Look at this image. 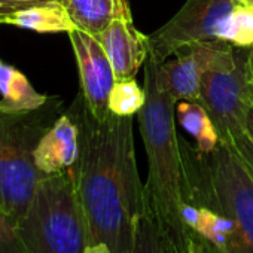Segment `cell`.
I'll list each match as a JSON object with an SVG mask.
<instances>
[{"mask_svg":"<svg viewBox=\"0 0 253 253\" xmlns=\"http://www.w3.org/2000/svg\"><path fill=\"white\" fill-rule=\"evenodd\" d=\"M72 118L79 128V157L72 173L88 246L106 244L112 253H131L136 219L145 204L133 116L110 112L104 121H98L79 97L72 107Z\"/></svg>","mask_w":253,"mask_h":253,"instance_id":"1","label":"cell"},{"mask_svg":"<svg viewBox=\"0 0 253 253\" xmlns=\"http://www.w3.org/2000/svg\"><path fill=\"white\" fill-rule=\"evenodd\" d=\"M191 203L183 220L209 253H253V173L232 145L186 146Z\"/></svg>","mask_w":253,"mask_h":253,"instance_id":"2","label":"cell"},{"mask_svg":"<svg viewBox=\"0 0 253 253\" xmlns=\"http://www.w3.org/2000/svg\"><path fill=\"white\" fill-rule=\"evenodd\" d=\"M158 63H145L146 101L139 110V126L148 155L145 200L161 226L185 253L189 229L183 209L191 203L188 158L183 140L176 133V104L160 85Z\"/></svg>","mask_w":253,"mask_h":253,"instance_id":"3","label":"cell"},{"mask_svg":"<svg viewBox=\"0 0 253 253\" xmlns=\"http://www.w3.org/2000/svg\"><path fill=\"white\" fill-rule=\"evenodd\" d=\"M14 228L26 253H85L88 231L72 169L38 182Z\"/></svg>","mask_w":253,"mask_h":253,"instance_id":"4","label":"cell"},{"mask_svg":"<svg viewBox=\"0 0 253 253\" xmlns=\"http://www.w3.org/2000/svg\"><path fill=\"white\" fill-rule=\"evenodd\" d=\"M43 106L30 113L0 112V216L15 225L43 174L33 152L41 137L55 122Z\"/></svg>","mask_w":253,"mask_h":253,"instance_id":"5","label":"cell"},{"mask_svg":"<svg viewBox=\"0 0 253 253\" xmlns=\"http://www.w3.org/2000/svg\"><path fill=\"white\" fill-rule=\"evenodd\" d=\"M250 51L252 46H235L223 41L201 78L200 103L225 145H232L235 136L247 133V118L253 109Z\"/></svg>","mask_w":253,"mask_h":253,"instance_id":"6","label":"cell"},{"mask_svg":"<svg viewBox=\"0 0 253 253\" xmlns=\"http://www.w3.org/2000/svg\"><path fill=\"white\" fill-rule=\"evenodd\" d=\"M237 0H186L180 11L148 36L149 58L163 64L169 57L201 42L228 41Z\"/></svg>","mask_w":253,"mask_h":253,"instance_id":"7","label":"cell"},{"mask_svg":"<svg viewBox=\"0 0 253 253\" xmlns=\"http://www.w3.org/2000/svg\"><path fill=\"white\" fill-rule=\"evenodd\" d=\"M67 35L78 63L81 97L89 113L95 119L104 121L110 115L109 100L116 84L109 57L94 35L76 27Z\"/></svg>","mask_w":253,"mask_h":253,"instance_id":"8","label":"cell"},{"mask_svg":"<svg viewBox=\"0 0 253 253\" xmlns=\"http://www.w3.org/2000/svg\"><path fill=\"white\" fill-rule=\"evenodd\" d=\"M223 41H209L195 43L179 54L174 60H167L158 64L157 75L160 85L174 100L179 101H200L201 78L217 48Z\"/></svg>","mask_w":253,"mask_h":253,"instance_id":"9","label":"cell"},{"mask_svg":"<svg viewBox=\"0 0 253 253\" xmlns=\"http://www.w3.org/2000/svg\"><path fill=\"white\" fill-rule=\"evenodd\" d=\"M95 38L109 57L116 81L134 79L149 58L148 36L136 29L133 18L112 21Z\"/></svg>","mask_w":253,"mask_h":253,"instance_id":"10","label":"cell"},{"mask_svg":"<svg viewBox=\"0 0 253 253\" xmlns=\"http://www.w3.org/2000/svg\"><path fill=\"white\" fill-rule=\"evenodd\" d=\"M79 157V128L72 115H61L41 137L33 158L43 176L66 171Z\"/></svg>","mask_w":253,"mask_h":253,"instance_id":"11","label":"cell"},{"mask_svg":"<svg viewBox=\"0 0 253 253\" xmlns=\"http://www.w3.org/2000/svg\"><path fill=\"white\" fill-rule=\"evenodd\" d=\"M76 29L101 33L115 20L133 18L128 0H60Z\"/></svg>","mask_w":253,"mask_h":253,"instance_id":"12","label":"cell"},{"mask_svg":"<svg viewBox=\"0 0 253 253\" xmlns=\"http://www.w3.org/2000/svg\"><path fill=\"white\" fill-rule=\"evenodd\" d=\"M0 24L15 26L38 33H69L75 29V23L60 0L18 9L3 17Z\"/></svg>","mask_w":253,"mask_h":253,"instance_id":"13","label":"cell"},{"mask_svg":"<svg viewBox=\"0 0 253 253\" xmlns=\"http://www.w3.org/2000/svg\"><path fill=\"white\" fill-rule=\"evenodd\" d=\"M0 112L8 113H30L48 103V97L38 92L20 70L3 63H0Z\"/></svg>","mask_w":253,"mask_h":253,"instance_id":"14","label":"cell"},{"mask_svg":"<svg viewBox=\"0 0 253 253\" xmlns=\"http://www.w3.org/2000/svg\"><path fill=\"white\" fill-rule=\"evenodd\" d=\"M131 253H183L151 211L146 200L136 219Z\"/></svg>","mask_w":253,"mask_h":253,"instance_id":"15","label":"cell"},{"mask_svg":"<svg viewBox=\"0 0 253 253\" xmlns=\"http://www.w3.org/2000/svg\"><path fill=\"white\" fill-rule=\"evenodd\" d=\"M176 118L183 130L197 140V149L210 152L220 142L216 126L200 101H179L176 104Z\"/></svg>","mask_w":253,"mask_h":253,"instance_id":"16","label":"cell"},{"mask_svg":"<svg viewBox=\"0 0 253 253\" xmlns=\"http://www.w3.org/2000/svg\"><path fill=\"white\" fill-rule=\"evenodd\" d=\"M145 101V88H140L136 79L116 81L110 94L109 109L112 113L119 116H133L134 113H139Z\"/></svg>","mask_w":253,"mask_h":253,"instance_id":"17","label":"cell"},{"mask_svg":"<svg viewBox=\"0 0 253 253\" xmlns=\"http://www.w3.org/2000/svg\"><path fill=\"white\" fill-rule=\"evenodd\" d=\"M228 42L235 46H253V8L238 5L232 14Z\"/></svg>","mask_w":253,"mask_h":253,"instance_id":"18","label":"cell"},{"mask_svg":"<svg viewBox=\"0 0 253 253\" xmlns=\"http://www.w3.org/2000/svg\"><path fill=\"white\" fill-rule=\"evenodd\" d=\"M0 253H26L14 225L0 216Z\"/></svg>","mask_w":253,"mask_h":253,"instance_id":"19","label":"cell"},{"mask_svg":"<svg viewBox=\"0 0 253 253\" xmlns=\"http://www.w3.org/2000/svg\"><path fill=\"white\" fill-rule=\"evenodd\" d=\"M232 146L235 148V151L240 154V157L244 160V163L249 166V169L253 173V140L249 137L247 133L235 136L232 139Z\"/></svg>","mask_w":253,"mask_h":253,"instance_id":"20","label":"cell"},{"mask_svg":"<svg viewBox=\"0 0 253 253\" xmlns=\"http://www.w3.org/2000/svg\"><path fill=\"white\" fill-rule=\"evenodd\" d=\"M23 8H27V6L23 2H20V0H0V20Z\"/></svg>","mask_w":253,"mask_h":253,"instance_id":"21","label":"cell"},{"mask_svg":"<svg viewBox=\"0 0 253 253\" xmlns=\"http://www.w3.org/2000/svg\"><path fill=\"white\" fill-rule=\"evenodd\" d=\"M185 253H209V252L204 247V244L201 243V240L192 231H189V237H188Z\"/></svg>","mask_w":253,"mask_h":253,"instance_id":"22","label":"cell"},{"mask_svg":"<svg viewBox=\"0 0 253 253\" xmlns=\"http://www.w3.org/2000/svg\"><path fill=\"white\" fill-rule=\"evenodd\" d=\"M85 253H112L106 244H95V246H88Z\"/></svg>","mask_w":253,"mask_h":253,"instance_id":"23","label":"cell"},{"mask_svg":"<svg viewBox=\"0 0 253 253\" xmlns=\"http://www.w3.org/2000/svg\"><path fill=\"white\" fill-rule=\"evenodd\" d=\"M247 134L253 140V109L250 110L249 118H247Z\"/></svg>","mask_w":253,"mask_h":253,"instance_id":"24","label":"cell"},{"mask_svg":"<svg viewBox=\"0 0 253 253\" xmlns=\"http://www.w3.org/2000/svg\"><path fill=\"white\" fill-rule=\"evenodd\" d=\"M26 6H33V5H42V3H48L52 2V0H20Z\"/></svg>","mask_w":253,"mask_h":253,"instance_id":"25","label":"cell"},{"mask_svg":"<svg viewBox=\"0 0 253 253\" xmlns=\"http://www.w3.org/2000/svg\"><path fill=\"white\" fill-rule=\"evenodd\" d=\"M250 63H252V72H253V46H252V51H250Z\"/></svg>","mask_w":253,"mask_h":253,"instance_id":"26","label":"cell"},{"mask_svg":"<svg viewBox=\"0 0 253 253\" xmlns=\"http://www.w3.org/2000/svg\"><path fill=\"white\" fill-rule=\"evenodd\" d=\"M237 3L238 5H244V0H237Z\"/></svg>","mask_w":253,"mask_h":253,"instance_id":"27","label":"cell"},{"mask_svg":"<svg viewBox=\"0 0 253 253\" xmlns=\"http://www.w3.org/2000/svg\"><path fill=\"white\" fill-rule=\"evenodd\" d=\"M0 63H2V61H0Z\"/></svg>","mask_w":253,"mask_h":253,"instance_id":"28","label":"cell"}]
</instances>
